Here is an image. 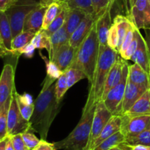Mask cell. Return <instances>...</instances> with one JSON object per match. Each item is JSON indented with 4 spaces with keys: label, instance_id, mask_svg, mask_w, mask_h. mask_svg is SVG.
<instances>
[{
    "label": "cell",
    "instance_id": "cell-20",
    "mask_svg": "<svg viewBox=\"0 0 150 150\" xmlns=\"http://www.w3.org/2000/svg\"><path fill=\"white\" fill-rule=\"evenodd\" d=\"M121 126L122 116H113L111 118V120H110L109 121H108V122L107 123L106 125L105 126V127H104L103 130H102V132H101L100 134L99 135V136L97 138L96 140H95V142H94V143L92 144V146H91L90 149L89 150L93 149L94 148L96 147L98 145H99L101 142H103V141H105V139L111 137V136L115 134L117 132L120 131V130H121Z\"/></svg>",
    "mask_w": 150,
    "mask_h": 150
},
{
    "label": "cell",
    "instance_id": "cell-33",
    "mask_svg": "<svg viewBox=\"0 0 150 150\" xmlns=\"http://www.w3.org/2000/svg\"><path fill=\"white\" fill-rule=\"evenodd\" d=\"M64 73H65L66 78H67L69 89L71 88L74 84H76L79 81L86 79V75L81 70L76 67H73V66H70Z\"/></svg>",
    "mask_w": 150,
    "mask_h": 150
},
{
    "label": "cell",
    "instance_id": "cell-40",
    "mask_svg": "<svg viewBox=\"0 0 150 150\" xmlns=\"http://www.w3.org/2000/svg\"><path fill=\"white\" fill-rule=\"evenodd\" d=\"M21 135L23 141L25 142V144H26V146H27L29 149L33 150L39 144L40 142V140L38 139L35 134H33L32 132H30V130L21 133Z\"/></svg>",
    "mask_w": 150,
    "mask_h": 150
},
{
    "label": "cell",
    "instance_id": "cell-8",
    "mask_svg": "<svg viewBox=\"0 0 150 150\" xmlns=\"http://www.w3.org/2000/svg\"><path fill=\"white\" fill-rule=\"evenodd\" d=\"M112 117V114L108 111L103 101L100 100L99 102L97 103L96 106H95V114H94L92 123L90 136H89V142H88L86 150L90 149L92 144L99 136L105 126L106 125L107 123Z\"/></svg>",
    "mask_w": 150,
    "mask_h": 150
},
{
    "label": "cell",
    "instance_id": "cell-6",
    "mask_svg": "<svg viewBox=\"0 0 150 150\" xmlns=\"http://www.w3.org/2000/svg\"><path fill=\"white\" fill-rule=\"evenodd\" d=\"M129 65L125 62L123 67V76L121 81L113 87L103 100L105 106L113 116L122 115V102L127 82Z\"/></svg>",
    "mask_w": 150,
    "mask_h": 150
},
{
    "label": "cell",
    "instance_id": "cell-53",
    "mask_svg": "<svg viewBox=\"0 0 150 150\" xmlns=\"http://www.w3.org/2000/svg\"><path fill=\"white\" fill-rule=\"evenodd\" d=\"M149 30V32L147 33V35H146V43H147L148 45V48H149V54H150V29H148Z\"/></svg>",
    "mask_w": 150,
    "mask_h": 150
},
{
    "label": "cell",
    "instance_id": "cell-54",
    "mask_svg": "<svg viewBox=\"0 0 150 150\" xmlns=\"http://www.w3.org/2000/svg\"><path fill=\"white\" fill-rule=\"evenodd\" d=\"M136 1V0H127V1L128 2V4H129V7H130V8L133 5V4H135Z\"/></svg>",
    "mask_w": 150,
    "mask_h": 150
},
{
    "label": "cell",
    "instance_id": "cell-38",
    "mask_svg": "<svg viewBox=\"0 0 150 150\" xmlns=\"http://www.w3.org/2000/svg\"><path fill=\"white\" fill-rule=\"evenodd\" d=\"M118 42L119 37L117 26L115 23H112L108 35V45L113 49L118 51Z\"/></svg>",
    "mask_w": 150,
    "mask_h": 150
},
{
    "label": "cell",
    "instance_id": "cell-24",
    "mask_svg": "<svg viewBox=\"0 0 150 150\" xmlns=\"http://www.w3.org/2000/svg\"><path fill=\"white\" fill-rule=\"evenodd\" d=\"M113 23H115L117 28V32H118L119 42H118V52L120 51L121 45L122 44L123 40L127 35L129 29L132 27L133 23L130 21L128 17L118 15L116 16L114 19Z\"/></svg>",
    "mask_w": 150,
    "mask_h": 150
},
{
    "label": "cell",
    "instance_id": "cell-11",
    "mask_svg": "<svg viewBox=\"0 0 150 150\" xmlns=\"http://www.w3.org/2000/svg\"><path fill=\"white\" fill-rule=\"evenodd\" d=\"M15 89V69L11 64H6L0 76V109L12 98Z\"/></svg>",
    "mask_w": 150,
    "mask_h": 150
},
{
    "label": "cell",
    "instance_id": "cell-4",
    "mask_svg": "<svg viewBox=\"0 0 150 150\" xmlns=\"http://www.w3.org/2000/svg\"><path fill=\"white\" fill-rule=\"evenodd\" d=\"M95 106L82 113L81 118L73 131L66 138L54 143L56 150H86L91 133Z\"/></svg>",
    "mask_w": 150,
    "mask_h": 150
},
{
    "label": "cell",
    "instance_id": "cell-56",
    "mask_svg": "<svg viewBox=\"0 0 150 150\" xmlns=\"http://www.w3.org/2000/svg\"><path fill=\"white\" fill-rule=\"evenodd\" d=\"M29 150H32V149H29Z\"/></svg>",
    "mask_w": 150,
    "mask_h": 150
},
{
    "label": "cell",
    "instance_id": "cell-18",
    "mask_svg": "<svg viewBox=\"0 0 150 150\" xmlns=\"http://www.w3.org/2000/svg\"><path fill=\"white\" fill-rule=\"evenodd\" d=\"M130 60L139 64L148 74L150 75V54L149 48L146 39L141 33L139 35V46L136 52L130 58Z\"/></svg>",
    "mask_w": 150,
    "mask_h": 150
},
{
    "label": "cell",
    "instance_id": "cell-47",
    "mask_svg": "<svg viewBox=\"0 0 150 150\" xmlns=\"http://www.w3.org/2000/svg\"><path fill=\"white\" fill-rule=\"evenodd\" d=\"M109 150H132V148L130 146L122 142V143H120L116 146H113Z\"/></svg>",
    "mask_w": 150,
    "mask_h": 150
},
{
    "label": "cell",
    "instance_id": "cell-36",
    "mask_svg": "<svg viewBox=\"0 0 150 150\" xmlns=\"http://www.w3.org/2000/svg\"><path fill=\"white\" fill-rule=\"evenodd\" d=\"M140 30L137 29V28H136L134 32V38H133V41L131 42L130 45H129L127 49L125 51V52L123 54V55L121 56L122 58L124 59L125 60L130 59L132 56L134 54V53L137 50L139 43V35H140Z\"/></svg>",
    "mask_w": 150,
    "mask_h": 150
},
{
    "label": "cell",
    "instance_id": "cell-34",
    "mask_svg": "<svg viewBox=\"0 0 150 150\" xmlns=\"http://www.w3.org/2000/svg\"><path fill=\"white\" fill-rule=\"evenodd\" d=\"M11 99H9L0 109V140H2L7 136V114L10 108Z\"/></svg>",
    "mask_w": 150,
    "mask_h": 150
},
{
    "label": "cell",
    "instance_id": "cell-48",
    "mask_svg": "<svg viewBox=\"0 0 150 150\" xmlns=\"http://www.w3.org/2000/svg\"><path fill=\"white\" fill-rule=\"evenodd\" d=\"M132 150H150V146H143V145H136L131 146Z\"/></svg>",
    "mask_w": 150,
    "mask_h": 150
},
{
    "label": "cell",
    "instance_id": "cell-25",
    "mask_svg": "<svg viewBox=\"0 0 150 150\" xmlns=\"http://www.w3.org/2000/svg\"><path fill=\"white\" fill-rule=\"evenodd\" d=\"M70 37V36L67 33V29H66L65 23L59 29L56 31L50 36L51 43V54L49 57V59L62 45L69 42Z\"/></svg>",
    "mask_w": 150,
    "mask_h": 150
},
{
    "label": "cell",
    "instance_id": "cell-26",
    "mask_svg": "<svg viewBox=\"0 0 150 150\" xmlns=\"http://www.w3.org/2000/svg\"><path fill=\"white\" fill-rule=\"evenodd\" d=\"M63 8L62 1H54L48 6L44 15L43 24L42 29H46L53 22V21L57 18Z\"/></svg>",
    "mask_w": 150,
    "mask_h": 150
},
{
    "label": "cell",
    "instance_id": "cell-23",
    "mask_svg": "<svg viewBox=\"0 0 150 150\" xmlns=\"http://www.w3.org/2000/svg\"><path fill=\"white\" fill-rule=\"evenodd\" d=\"M87 13L79 9H69L67 20L65 22L66 29L69 35H71L79 26Z\"/></svg>",
    "mask_w": 150,
    "mask_h": 150
},
{
    "label": "cell",
    "instance_id": "cell-41",
    "mask_svg": "<svg viewBox=\"0 0 150 150\" xmlns=\"http://www.w3.org/2000/svg\"><path fill=\"white\" fill-rule=\"evenodd\" d=\"M45 63H46L47 76H49L51 79L57 81L63 74V73H64L53 62H51V60L47 62L45 60Z\"/></svg>",
    "mask_w": 150,
    "mask_h": 150
},
{
    "label": "cell",
    "instance_id": "cell-43",
    "mask_svg": "<svg viewBox=\"0 0 150 150\" xmlns=\"http://www.w3.org/2000/svg\"><path fill=\"white\" fill-rule=\"evenodd\" d=\"M36 48L34 47V45L32 43H29L27 45H26L25 46L22 47V48H19L17 50H13L11 51L10 54H13V55L16 56V57H19V56L22 55V54H24L26 57H29L31 58L32 57L34 54V51Z\"/></svg>",
    "mask_w": 150,
    "mask_h": 150
},
{
    "label": "cell",
    "instance_id": "cell-1",
    "mask_svg": "<svg viewBox=\"0 0 150 150\" xmlns=\"http://www.w3.org/2000/svg\"><path fill=\"white\" fill-rule=\"evenodd\" d=\"M55 81L46 76L42 89L34 102L35 108L29 120L31 130L37 132L43 140L47 139L50 127L59 111L60 102L55 95Z\"/></svg>",
    "mask_w": 150,
    "mask_h": 150
},
{
    "label": "cell",
    "instance_id": "cell-37",
    "mask_svg": "<svg viewBox=\"0 0 150 150\" xmlns=\"http://www.w3.org/2000/svg\"><path fill=\"white\" fill-rule=\"evenodd\" d=\"M117 0H92L94 10L97 16L99 17L109 6H113Z\"/></svg>",
    "mask_w": 150,
    "mask_h": 150
},
{
    "label": "cell",
    "instance_id": "cell-27",
    "mask_svg": "<svg viewBox=\"0 0 150 150\" xmlns=\"http://www.w3.org/2000/svg\"><path fill=\"white\" fill-rule=\"evenodd\" d=\"M31 43L35 48L38 49H46L49 57L51 54V43L50 36L46 33L45 29H41L35 34Z\"/></svg>",
    "mask_w": 150,
    "mask_h": 150
},
{
    "label": "cell",
    "instance_id": "cell-29",
    "mask_svg": "<svg viewBox=\"0 0 150 150\" xmlns=\"http://www.w3.org/2000/svg\"><path fill=\"white\" fill-rule=\"evenodd\" d=\"M69 9H79L87 14H95L92 0H67L63 1Z\"/></svg>",
    "mask_w": 150,
    "mask_h": 150
},
{
    "label": "cell",
    "instance_id": "cell-55",
    "mask_svg": "<svg viewBox=\"0 0 150 150\" xmlns=\"http://www.w3.org/2000/svg\"><path fill=\"white\" fill-rule=\"evenodd\" d=\"M60 1H67V0H60Z\"/></svg>",
    "mask_w": 150,
    "mask_h": 150
},
{
    "label": "cell",
    "instance_id": "cell-46",
    "mask_svg": "<svg viewBox=\"0 0 150 150\" xmlns=\"http://www.w3.org/2000/svg\"><path fill=\"white\" fill-rule=\"evenodd\" d=\"M17 0H0V12H5Z\"/></svg>",
    "mask_w": 150,
    "mask_h": 150
},
{
    "label": "cell",
    "instance_id": "cell-50",
    "mask_svg": "<svg viewBox=\"0 0 150 150\" xmlns=\"http://www.w3.org/2000/svg\"><path fill=\"white\" fill-rule=\"evenodd\" d=\"M0 53H3L4 54H9V52L4 48V45H3L2 39H1V35H0Z\"/></svg>",
    "mask_w": 150,
    "mask_h": 150
},
{
    "label": "cell",
    "instance_id": "cell-9",
    "mask_svg": "<svg viewBox=\"0 0 150 150\" xmlns=\"http://www.w3.org/2000/svg\"><path fill=\"white\" fill-rule=\"evenodd\" d=\"M128 18L139 30L150 29V0H136Z\"/></svg>",
    "mask_w": 150,
    "mask_h": 150
},
{
    "label": "cell",
    "instance_id": "cell-31",
    "mask_svg": "<svg viewBox=\"0 0 150 150\" xmlns=\"http://www.w3.org/2000/svg\"><path fill=\"white\" fill-rule=\"evenodd\" d=\"M35 34L36 33H34V32H24V31H23L20 34L16 35L15 38H13V40H12L11 51L19 49V48L25 46L27 44L30 43L33 38L35 37Z\"/></svg>",
    "mask_w": 150,
    "mask_h": 150
},
{
    "label": "cell",
    "instance_id": "cell-22",
    "mask_svg": "<svg viewBox=\"0 0 150 150\" xmlns=\"http://www.w3.org/2000/svg\"><path fill=\"white\" fill-rule=\"evenodd\" d=\"M0 35L4 48L10 54L12 50L11 43L13 38V32L10 21L5 12H0Z\"/></svg>",
    "mask_w": 150,
    "mask_h": 150
},
{
    "label": "cell",
    "instance_id": "cell-7",
    "mask_svg": "<svg viewBox=\"0 0 150 150\" xmlns=\"http://www.w3.org/2000/svg\"><path fill=\"white\" fill-rule=\"evenodd\" d=\"M16 89L12 95L11 102L7 114V136H11L31 130L29 121L25 120L18 105Z\"/></svg>",
    "mask_w": 150,
    "mask_h": 150
},
{
    "label": "cell",
    "instance_id": "cell-21",
    "mask_svg": "<svg viewBox=\"0 0 150 150\" xmlns=\"http://www.w3.org/2000/svg\"><path fill=\"white\" fill-rule=\"evenodd\" d=\"M127 79L129 81L136 84L150 86V75L137 63L129 65Z\"/></svg>",
    "mask_w": 150,
    "mask_h": 150
},
{
    "label": "cell",
    "instance_id": "cell-3",
    "mask_svg": "<svg viewBox=\"0 0 150 150\" xmlns=\"http://www.w3.org/2000/svg\"><path fill=\"white\" fill-rule=\"evenodd\" d=\"M100 42L95 23L89 35L77 48L76 57L70 66L81 70L91 83L99 56Z\"/></svg>",
    "mask_w": 150,
    "mask_h": 150
},
{
    "label": "cell",
    "instance_id": "cell-39",
    "mask_svg": "<svg viewBox=\"0 0 150 150\" xmlns=\"http://www.w3.org/2000/svg\"><path fill=\"white\" fill-rule=\"evenodd\" d=\"M16 98H17V97H16ZM17 102H18V107H19V109H20V111L21 113L22 116L23 117V118H24L26 120H27V121H29L31 117H32V114H33L34 108H35V104L25 103H23V101L20 100L18 99V98H17Z\"/></svg>",
    "mask_w": 150,
    "mask_h": 150
},
{
    "label": "cell",
    "instance_id": "cell-12",
    "mask_svg": "<svg viewBox=\"0 0 150 150\" xmlns=\"http://www.w3.org/2000/svg\"><path fill=\"white\" fill-rule=\"evenodd\" d=\"M77 48H75L70 42L62 45L52 56L49 60L54 63L62 72H64L73 63L76 57Z\"/></svg>",
    "mask_w": 150,
    "mask_h": 150
},
{
    "label": "cell",
    "instance_id": "cell-19",
    "mask_svg": "<svg viewBox=\"0 0 150 150\" xmlns=\"http://www.w3.org/2000/svg\"><path fill=\"white\" fill-rule=\"evenodd\" d=\"M122 115L129 117L150 115V87L138 99L133 106Z\"/></svg>",
    "mask_w": 150,
    "mask_h": 150
},
{
    "label": "cell",
    "instance_id": "cell-10",
    "mask_svg": "<svg viewBox=\"0 0 150 150\" xmlns=\"http://www.w3.org/2000/svg\"><path fill=\"white\" fill-rule=\"evenodd\" d=\"M122 116L121 132L125 137L136 136L144 130L150 129V115L136 116L129 117Z\"/></svg>",
    "mask_w": 150,
    "mask_h": 150
},
{
    "label": "cell",
    "instance_id": "cell-44",
    "mask_svg": "<svg viewBox=\"0 0 150 150\" xmlns=\"http://www.w3.org/2000/svg\"><path fill=\"white\" fill-rule=\"evenodd\" d=\"M15 150H29L25 144L21 133L10 136Z\"/></svg>",
    "mask_w": 150,
    "mask_h": 150
},
{
    "label": "cell",
    "instance_id": "cell-32",
    "mask_svg": "<svg viewBox=\"0 0 150 150\" xmlns=\"http://www.w3.org/2000/svg\"><path fill=\"white\" fill-rule=\"evenodd\" d=\"M125 139V137L120 130V131L116 133L115 134L111 136L108 139H105V141L101 142L99 145H98L96 147H95L92 150H109L113 146L124 142Z\"/></svg>",
    "mask_w": 150,
    "mask_h": 150
},
{
    "label": "cell",
    "instance_id": "cell-5",
    "mask_svg": "<svg viewBox=\"0 0 150 150\" xmlns=\"http://www.w3.org/2000/svg\"><path fill=\"white\" fill-rule=\"evenodd\" d=\"M40 4V0H17L5 11L11 25L13 38L23 32L26 16Z\"/></svg>",
    "mask_w": 150,
    "mask_h": 150
},
{
    "label": "cell",
    "instance_id": "cell-14",
    "mask_svg": "<svg viewBox=\"0 0 150 150\" xmlns=\"http://www.w3.org/2000/svg\"><path fill=\"white\" fill-rule=\"evenodd\" d=\"M149 87L136 84L129 81L127 79L122 102V114L127 112Z\"/></svg>",
    "mask_w": 150,
    "mask_h": 150
},
{
    "label": "cell",
    "instance_id": "cell-35",
    "mask_svg": "<svg viewBox=\"0 0 150 150\" xmlns=\"http://www.w3.org/2000/svg\"><path fill=\"white\" fill-rule=\"evenodd\" d=\"M68 89L67 78L65 73H63V74L57 79L55 83V95L57 100L60 102Z\"/></svg>",
    "mask_w": 150,
    "mask_h": 150
},
{
    "label": "cell",
    "instance_id": "cell-30",
    "mask_svg": "<svg viewBox=\"0 0 150 150\" xmlns=\"http://www.w3.org/2000/svg\"><path fill=\"white\" fill-rule=\"evenodd\" d=\"M124 143L130 146L136 145L150 146V129L144 130L136 136L125 138Z\"/></svg>",
    "mask_w": 150,
    "mask_h": 150
},
{
    "label": "cell",
    "instance_id": "cell-17",
    "mask_svg": "<svg viewBox=\"0 0 150 150\" xmlns=\"http://www.w3.org/2000/svg\"><path fill=\"white\" fill-rule=\"evenodd\" d=\"M125 62L126 60H125L122 57H118L117 62L111 69V71L107 77L106 81L104 86V90L103 92L101 100H103L108 92L121 81L123 76V67H124Z\"/></svg>",
    "mask_w": 150,
    "mask_h": 150
},
{
    "label": "cell",
    "instance_id": "cell-2",
    "mask_svg": "<svg viewBox=\"0 0 150 150\" xmlns=\"http://www.w3.org/2000/svg\"><path fill=\"white\" fill-rule=\"evenodd\" d=\"M119 52L108 45H100L99 56L90 83L89 95L83 111H87L101 100L105 81L111 69L118 59Z\"/></svg>",
    "mask_w": 150,
    "mask_h": 150
},
{
    "label": "cell",
    "instance_id": "cell-16",
    "mask_svg": "<svg viewBox=\"0 0 150 150\" xmlns=\"http://www.w3.org/2000/svg\"><path fill=\"white\" fill-rule=\"evenodd\" d=\"M113 6H109L95 22L96 31L99 40L100 45H108V35L112 25L111 21V9Z\"/></svg>",
    "mask_w": 150,
    "mask_h": 150
},
{
    "label": "cell",
    "instance_id": "cell-45",
    "mask_svg": "<svg viewBox=\"0 0 150 150\" xmlns=\"http://www.w3.org/2000/svg\"><path fill=\"white\" fill-rule=\"evenodd\" d=\"M33 150H56L54 144L49 143L46 140L40 139L39 144Z\"/></svg>",
    "mask_w": 150,
    "mask_h": 150
},
{
    "label": "cell",
    "instance_id": "cell-42",
    "mask_svg": "<svg viewBox=\"0 0 150 150\" xmlns=\"http://www.w3.org/2000/svg\"><path fill=\"white\" fill-rule=\"evenodd\" d=\"M136 28V26H135L134 24H133L132 27L130 28V29H129L128 32H127V35H126L125 38L124 40H123L122 44L120 51H119V54H120V56L123 55V54L125 52V51L127 49L129 45H130L131 42L133 41V38H134V32Z\"/></svg>",
    "mask_w": 150,
    "mask_h": 150
},
{
    "label": "cell",
    "instance_id": "cell-28",
    "mask_svg": "<svg viewBox=\"0 0 150 150\" xmlns=\"http://www.w3.org/2000/svg\"><path fill=\"white\" fill-rule=\"evenodd\" d=\"M63 2V1H62ZM69 8L65 5L64 2H63V8L62 11L60 12L59 14L57 16L55 19L53 21L52 23L49 25L46 29H45L46 33L48 34L49 36H51L53 33L59 29L65 23L66 20H67V14H68Z\"/></svg>",
    "mask_w": 150,
    "mask_h": 150
},
{
    "label": "cell",
    "instance_id": "cell-49",
    "mask_svg": "<svg viewBox=\"0 0 150 150\" xmlns=\"http://www.w3.org/2000/svg\"><path fill=\"white\" fill-rule=\"evenodd\" d=\"M5 150H15L14 147H13V145L12 144L11 140H10V136H8V139H7V144H6V147Z\"/></svg>",
    "mask_w": 150,
    "mask_h": 150
},
{
    "label": "cell",
    "instance_id": "cell-51",
    "mask_svg": "<svg viewBox=\"0 0 150 150\" xmlns=\"http://www.w3.org/2000/svg\"><path fill=\"white\" fill-rule=\"evenodd\" d=\"M7 139H8V136H7V137L4 138V139L0 141V150H5Z\"/></svg>",
    "mask_w": 150,
    "mask_h": 150
},
{
    "label": "cell",
    "instance_id": "cell-52",
    "mask_svg": "<svg viewBox=\"0 0 150 150\" xmlns=\"http://www.w3.org/2000/svg\"><path fill=\"white\" fill-rule=\"evenodd\" d=\"M60 1V0H40L41 4H44V5H47V6H48L49 4H51V3L54 2V1Z\"/></svg>",
    "mask_w": 150,
    "mask_h": 150
},
{
    "label": "cell",
    "instance_id": "cell-57",
    "mask_svg": "<svg viewBox=\"0 0 150 150\" xmlns=\"http://www.w3.org/2000/svg\"><path fill=\"white\" fill-rule=\"evenodd\" d=\"M0 141H1V140H0Z\"/></svg>",
    "mask_w": 150,
    "mask_h": 150
},
{
    "label": "cell",
    "instance_id": "cell-15",
    "mask_svg": "<svg viewBox=\"0 0 150 150\" xmlns=\"http://www.w3.org/2000/svg\"><path fill=\"white\" fill-rule=\"evenodd\" d=\"M47 5L40 4L37 8L32 10L25 19L23 31L24 32H32L37 33L42 29L44 15H45Z\"/></svg>",
    "mask_w": 150,
    "mask_h": 150
},
{
    "label": "cell",
    "instance_id": "cell-13",
    "mask_svg": "<svg viewBox=\"0 0 150 150\" xmlns=\"http://www.w3.org/2000/svg\"><path fill=\"white\" fill-rule=\"evenodd\" d=\"M98 16L95 14H87L83 18L81 23L79 24L70 37L69 42L70 44L75 48H79L83 40L89 35L91 29L93 27L96 22Z\"/></svg>",
    "mask_w": 150,
    "mask_h": 150
}]
</instances>
